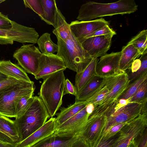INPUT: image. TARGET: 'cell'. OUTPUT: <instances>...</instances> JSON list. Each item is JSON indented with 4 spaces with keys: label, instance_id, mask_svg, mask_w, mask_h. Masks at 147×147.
<instances>
[{
    "label": "cell",
    "instance_id": "8fae6325",
    "mask_svg": "<svg viewBox=\"0 0 147 147\" xmlns=\"http://www.w3.org/2000/svg\"><path fill=\"white\" fill-rule=\"evenodd\" d=\"M113 35H109L91 37L80 42L88 54L92 58H98L106 54L110 49Z\"/></svg>",
    "mask_w": 147,
    "mask_h": 147
},
{
    "label": "cell",
    "instance_id": "74e56055",
    "mask_svg": "<svg viewBox=\"0 0 147 147\" xmlns=\"http://www.w3.org/2000/svg\"><path fill=\"white\" fill-rule=\"evenodd\" d=\"M19 80L12 77H8L6 79L0 82V95Z\"/></svg>",
    "mask_w": 147,
    "mask_h": 147
},
{
    "label": "cell",
    "instance_id": "30bf717a",
    "mask_svg": "<svg viewBox=\"0 0 147 147\" xmlns=\"http://www.w3.org/2000/svg\"><path fill=\"white\" fill-rule=\"evenodd\" d=\"M107 121V117L103 115L89 118L80 136L93 147L102 136Z\"/></svg>",
    "mask_w": 147,
    "mask_h": 147
},
{
    "label": "cell",
    "instance_id": "6da1fadb",
    "mask_svg": "<svg viewBox=\"0 0 147 147\" xmlns=\"http://www.w3.org/2000/svg\"><path fill=\"white\" fill-rule=\"evenodd\" d=\"M138 5L134 0H120L109 3L90 1L82 5L77 19L88 21L100 17L129 14L136 12Z\"/></svg>",
    "mask_w": 147,
    "mask_h": 147
},
{
    "label": "cell",
    "instance_id": "cb8c5ba5",
    "mask_svg": "<svg viewBox=\"0 0 147 147\" xmlns=\"http://www.w3.org/2000/svg\"><path fill=\"white\" fill-rule=\"evenodd\" d=\"M129 84V81L128 76L125 72L124 74L119 82L97 105L117 100L127 89Z\"/></svg>",
    "mask_w": 147,
    "mask_h": 147
},
{
    "label": "cell",
    "instance_id": "b9f144b4",
    "mask_svg": "<svg viewBox=\"0 0 147 147\" xmlns=\"http://www.w3.org/2000/svg\"><path fill=\"white\" fill-rule=\"evenodd\" d=\"M71 147H90L89 144L84 138L79 136Z\"/></svg>",
    "mask_w": 147,
    "mask_h": 147
},
{
    "label": "cell",
    "instance_id": "c3c4849f",
    "mask_svg": "<svg viewBox=\"0 0 147 147\" xmlns=\"http://www.w3.org/2000/svg\"><path fill=\"white\" fill-rule=\"evenodd\" d=\"M5 1V0H0V4Z\"/></svg>",
    "mask_w": 147,
    "mask_h": 147
},
{
    "label": "cell",
    "instance_id": "681fc988",
    "mask_svg": "<svg viewBox=\"0 0 147 147\" xmlns=\"http://www.w3.org/2000/svg\"></svg>",
    "mask_w": 147,
    "mask_h": 147
},
{
    "label": "cell",
    "instance_id": "83f0119b",
    "mask_svg": "<svg viewBox=\"0 0 147 147\" xmlns=\"http://www.w3.org/2000/svg\"><path fill=\"white\" fill-rule=\"evenodd\" d=\"M147 30L140 31L128 42L132 44L141 55L147 54Z\"/></svg>",
    "mask_w": 147,
    "mask_h": 147
},
{
    "label": "cell",
    "instance_id": "603a6c76",
    "mask_svg": "<svg viewBox=\"0 0 147 147\" xmlns=\"http://www.w3.org/2000/svg\"><path fill=\"white\" fill-rule=\"evenodd\" d=\"M87 105L84 102H75L67 107H61L55 118L56 128L69 119L78 113Z\"/></svg>",
    "mask_w": 147,
    "mask_h": 147
},
{
    "label": "cell",
    "instance_id": "ac0fdd59",
    "mask_svg": "<svg viewBox=\"0 0 147 147\" xmlns=\"http://www.w3.org/2000/svg\"><path fill=\"white\" fill-rule=\"evenodd\" d=\"M105 79L94 76L78 92L75 102L85 101L90 98L105 84Z\"/></svg>",
    "mask_w": 147,
    "mask_h": 147
},
{
    "label": "cell",
    "instance_id": "f1b7e54d",
    "mask_svg": "<svg viewBox=\"0 0 147 147\" xmlns=\"http://www.w3.org/2000/svg\"><path fill=\"white\" fill-rule=\"evenodd\" d=\"M146 79H147V73L133 82L129 84L127 89L117 100L120 99L128 100L131 98L134 95L141 84Z\"/></svg>",
    "mask_w": 147,
    "mask_h": 147
},
{
    "label": "cell",
    "instance_id": "9a60e30c",
    "mask_svg": "<svg viewBox=\"0 0 147 147\" xmlns=\"http://www.w3.org/2000/svg\"><path fill=\"white\" fill-rule=\"evenodd\" d=\"M71 32L79 41L84 37L105 25H109L108 21L101 18L88 21L75 20L69 24Z\"/></svg>",
    "mask_w": 147,
    "mask_h": 147
},
{
    "label": "cell",
    "instance_id": "4fadbf2b",
    "mask_svg": "<svg viewBox=\"0 0 147 147\" xmlns=\"http://www.w3.org/2000/svg\"><path fill=\"white\" fill-rule=\"evenodd\" d=\"M141 103L129 102L107 117V123L104 132L112 126L118 123L128 122L134 119L140 113Z\"/></svg>",
    "mask_w": 147,
    "mask_h": 147
},
{
    "label": "cell",
    "instance_id": "bcb514c9",
    "mask_svg": "<svg viewBox=\"0 0 147 147\" xmlns=\"http://www.w3.org/2000/svg\"><path fill=\"white\" fill-rule=\"evenodd\" d=\"M8 77L0 71V82L6 79Z\"/></svg>",
    "mask_w": 147,
    "mask_h": 147
},
{
    "label": "cell",
    "instance_id": "2e32d148",
    "mask_svg": "<svg viewBox=\"0 0 147 147\" xmlns=\"http://www.w3.org/2000/svg\"><path fill=\"white\" fill-rule=\"evenodd\" d=\"M55 118L51 117L40 128L16 145V147H32L53 134L56 129Z\"/></svg>",
    "mask_w": 147,
    "mask_h": 147
},
{
    "label": "cell",
    "instance_id": "5b68a950",
    "mask_svg": "<svg viewBox=\"0 0 147 147\" xmlns=\"http://www.w3.org/2000/svg\"><path fill=\"white\" fill-rule=\"evenodd\" d=\"M34 82L19 80L0 95V114L8 118L16 117V108L20 99L25 96H33Z\"/></svg>",
    "mask_w": 147,
    "mask_h": 147
},
{
    "label": "cell",
    "instance_id": "8992f818",
    "mask_svg": "<svg viewBox=\"0 0 147 147\" xmlns=\"http://www.w3.org/2000/svg\"><path fill=\"white\" fill-rule=\"evenodd\" d=\"M39 36L34 28L22 25L13 21L11 28L0 29V44L1 45H11L14 41L36 44Z\"/></svg>",
    "mask_w": 147,
    "mask_h": 147
},
{
    "label": "cell",
    "instance_id": "8d00e7d4",
    "mask_svg": "<svg viewBox=\"0 0 147 147\" xmlns=\"http://www.w3.org/2000/svg\"><path fill=\"white\" fill-rule=\"evenodd\" d=\"M127 122L121 123L116 124L104 132L101 137L104 138H108L119 132L122 128Z\"/></svg>",
    "mask_w": 147,
    "mask_h": 147
},
{
    "label": "cell",
    "instance_id": "1f68e13d",
    "mask_svg": "<svg viewBox=\"0 0 147 147\" xmlns=\"http://www.w3.org/2000/svg\"><path fill=\"white\" fill-rule=\"evenodd\" d=\"M109 92V90L104 85L90 98L83 102L87 105L90 103L92 104L95 107Z\"/></svg>",
    "mask_w": 147,
    "mask_h": 147
},
{
    "label": "cell",
    "instance_id": "836d02e7",
    "mask_svg": "<svg viewBox=\"0 0 147 147\" xmlns=\"http://www.w3.org/2000/svg\"><path fill=\"white\" fill-rule=\"evenodd\" d=\"M23 2L26 8L31 9L40 17L43 15L44 9L41 0H24Z\"/></svg>",
    "mask_w": 147,
    "mask_h": 147
},
{
    "label": "cell",
    "instance_id": "9c48e42d",
    "mask_svg": "<svg viewBox=\"0 0 147 147\" xmlns=\"http://www.w3.org/2000/svg\"><path fill=\"white\" fill-rule=\"evenodd\" d=\"M86 107L57 127L54 133L61 136H80L86 125L90 115L86 111Z\"/></svg>",
    "mask_w": 147,
    "mask_h": 147
},
{
    "label": "cell",
    "instance_id": "5bb4252c",
    "mask_svg": "<svg viewBox=\"0 0 147 147\" xmlns=\"http://www.w3.org/2000/svg\"><path fill=\"white\" fill-rule=\"evenodd\" d=\"M121 56L120 51L106 54L101 57L96 66V75L105 78L122 72L119 69Z\"/></svg>",
    "mask_w": 147,
    "mask_h": 147
},
{
    "label": "cell",
    "instance_id": "f6af8a7d",
    "mask_svg": "<svg viewBox=\"0 0 147 147\" xmlns=\"http://www.w3.org/2000/svg\"><path fill=\"white\" fill-rule=\"evenodd\" d=\"M17 144L6 143L0 141V147H16Z\"/></svg>",
    "mask_w": 147,
    "mask_h": 147
},
{
    "label": "cell",
    "instance_id": "f546056e",
    "mask_svg": "<svg viewBox=\"0 0 147 147\" xmlns=\"http://www.w3.org/2000/svg\"><path fill=\"white\" fill-rule=\"evenodd\" d=\"M35 96H25L19 100L16 108V119L22 116L26 112L33 102Z\"/></svg>",
    "mask_w": 147,
    "mask_h": 147
},
{
    "label": "cell",
    "instance_id": "d6986e66",
    "mask_svg": "<svg viewBox=\"0 0 147 147\" xmlns=\"http://www.w3.org/2000/svg\"><path fill=\"white\" fill-rule=\"evenodd\" d=\"M79 136H61L54 133L41 140L32 147H71Z\"/></svg>",
    "mask_w": 147,
    "mask_h": 147
},
{
    "label": "cell",
    "instance_id": "ab89813d",
    "mask_svg": "<svg viewBox=\"0 0 147 147\" xmlns=\"http://www.w3.org/2000/svg\"><path fill=\"white\" fill-rule=\"evenodd\" d=\"M12 26V21L7 16L0 12V29L10 28Z\"/></svg>",
    "mask_w": 147,
    "mask_h": 147
},
{
    "label": "cell",
    "instance_id": "7402d4cb",
    "mask_svg": "<svg viewBox=\"0 0 147 147\" xmlns=\"http://www.w3.org/2000/svg\"><path fill=\"white\" fill-rule=\"evenodd\" d=\"M98 60V58H93L82 72L76 74L74 86L77 93L82 89L94 76L96 75V67Z\"/></svg>",
    "mask_w": 147,
    "mask_h": 147
},
{
    "label": "cell",
    "instance_id": "ba28073f",
    "mask_svg": "<svg viewBox=\"0 0 147 147\" xmlns=\"http://www.w3.org/2000/svg\"><path fill=\"white\" fill-rule=\"evenodd\" d=\"M147 127V116L140 115L122 128L118 139L111 147H128Z\"/></svg>",
    "mask_w": 147,
    "mask_h": 147
},
{
    "label": "cell",
    "instance_id": "7c38bea8",
    "mask_svg": "<svg viewBox=\"0 0 147 147\" xmlns=\"http://www.w3.org/2000/svg\"><path fill=\"white\" fill-rule=\"evenodd\" d=\"M67 67L62 59L56 54H42L38 71L34 76L37 80H43L52 74Z\"/></svg>",
    "mask_w": 147,
    "mask_h": 147
},
{
    "label": "cell",
    "instance_id": "277c9868",
    "mask_svg": "<svg viewBox=\"0 0 147 147\" xmlns=\"http://www.w3.org/2000/svg\"><path fill=\"white\" fill-rule=\"evenodd\" d=\"M50 117L42 101L39 97L35 96L26 112L15 120L21 141L41 127Z\"/></svg>",
    "mask_w": 147,
    "mask_h": 147
},
{
    "label": "cell",
    "instance_id": "3957f363",
    "mask_svg": "<svg viewBox=\"0 0 147 147\" xmlns=\"http://www.w3.org/2000/svg\"><path fill=\"white\" fill-rule=\"evenodd\" d=\"M64 71H57L44 79L38 94L51 117L55 116L62 104L66 79Z\"/></svg>",
    "mask_w": 147,
    "mask_h": 147
},
{
    "label": "cell",
    "instance_id": "7dc6e473",
    "mask_svg": "<svg viewBox=\"0 0 147 147\" xmlns=\"http://www.w3.org/2000/svg\"><path fill=\"white\" fill-rule=\"evenodd\" d=\"M128 147H137V145L134 141V140Z\"/></svg>",
    "mask_w": 147,
    "mask_h": 147
},
{
    "label": "cell",
    "instance_id": "7bdbcfd3",
    "mask_svg": "<svg viewBox=\"0 0 147 147\" xmlns=\"http://www.w3.org/2000/svg\"><path fill=\"white\" fill-rule=\"evenodd\" d=\"M141 104V108L140 115L147 116V98L140 102Z\"/></svg>",
    "mask_w": 147,
    "mask_h": 147
},
{
    "label": "cell",
    "instance_id": "f35d334b",
    "mask_svg": "<svg viewBox=\"0 0 147 147\" xmlns=\"http://www.w3.org/2000/svg\"><path fill=\"white\" fill-rule=\"evenodd\" d=\"M67 94H70L75 96L77 92L74 86L67 78L65 79L63 90V96Z\"/></svg>",
    "mask_w": 147,
    "mask_h": 147
},
{
    "label": "cell",
    "instance_id": "52a82bcc",
    "mask_svg": "<svg viewBox=\"0 0 147 147\" xmlns=\"http://www.w3.org/2000/svg\"><path fill=\"white\" fill-rule=\"evenodd\" d=\"M42 54L38 47L31 44L23 45L17 49L13 57L25 71L35 76Z\"/></svg>",
    "mask_w": 147,
    "mask_h": 147
},
{
    "label": "cell",
    "instance_id": "d590c367",
    "mask_svg": "<svg viewBox=\"0 0 147 147\" xmlns=\"http://www.w3.org/2000/svg\"><path fill=\"white\" fill-rule=\"evenodd\" d=\"M120 131L108 138L101 137L93 147H111L118 139Z\"/></svg>",
    "mask_w": 147,
    "mask_h": 147
},
{
    "label": "cell",
    "instance_id": "4316f807",
    "mask_svg": "<svg viewBox=\"0 0 147 147\" xmlns=\"http://www.w3.org/2000/svg\"><path fill=\"white\" fill-rule=\"evenodd\" d=\"M50 34H43L38 38L37 43L38 48L43 54H54L58 51V46L51 40Z\"/></svg>",
    "mask_w": 147,
    "mask_h": 147
},
{
    "label": "cell",
    "instance_id": "d4e9b609",
    "mask_svg": "<svg viewBox=\"0 0 147 147\" xmlns=\"http://www.w3.org/2000/svg\"><path fill=\"white\" fill-rule=\"evenodd\" d=\"M44 9V14L41 19L47 24L55 26L58 8L55 0H41Z\"/></svg>",
    "mask_w": 147,
    "mask_h": 147
},
{
    "label": "cell",
    "instance_id": "484cf974",
    "mask_svg": "<svg viewBox=\"0 0 147 147\" xmlns=\"http://www.w3.org/2000/svg\"><path fill=\"white\" fill-rule=\"evenodd\" d=\"M53 33L65 41L69 38L71 32L69 24L66 22L65 18L60 10L58 9Z\"/></svg>",
    "mask_w": 147,
    "mask_h": 147
},
{
    "label": "cell",
    "instance_id": "d6a6232c",
    "mask_svg": "<svg viewBox=\"0 0 147 147\" xmlns=\"http://www.w3.org/2000/svg\"><path fill=\"white\" fill-rule=\"evenodd\" d=\"M146 98H147V79L141 84L134 95L128 100L129 103H140Z\"/></svg>",
    "mask_w": 147,
    "mask_h": 147
},
{
    "label": "cell",
    "instance_id": "7a4b0ae2",
    "mask_svg": "<svg viewBox=\"0 0 147 147\" xmlns=\"http://www.w3.org/2000/svg\"><path fill=\"white\" fill-rule=\"evenodd\" d=\"M56 37L58 49L56 55L62 59L67 68L76 74L82 72L93 58L83 49L71 32L69 39L65 41Z\"/></svg>",
    "mask_w": 147,
    "mask_h": 147
},
{
    "label": "cell",
    "instance_id": "60d3db41",
    "mask_svg": "<svg viewBox=\"0 0 147 147\" xmlns=\"http://www.w3.org/2000/svg\"><path fill=\"white\" fill-rule=\"evenodd\" d=\"M134 141L137 147H147V128Z\"/></svg>",
    "mask_w": 147,
    "mask_h": 147
},
{
    "label": "cell",
    "instance_id": "ee69618b",
    "mask_svg": "<svg viewBox=\"0 0 147 147\" xmlns=\"http://www.w3.org/2000/svg\"><path fill=\"white\" fill-rule=\"evenodd\" d=\"M95 107L94 105L92 103L88 104L86 107V110L88 114L90 115L93 112Z\"/></svg>",
    "mask_w": 147,
    "mask_h": 147
},
{
    "label": "cell",
    "instance_id": "44dd1931",
    "mask_svg": "<svg viewBox=\"0 0 147 147\" xmlns=\"http://www.w3.org/2000/svg\"><path fill=\"white\" fill-rule=\"evenodd\" d=\"M0 71L9 77H12L18 80L28 82L32 81L24 70L9 60L0 61Z\"/></svg>",
    "mask_w": 147,
    "mask_h": 147
},
{
    "label": "cell",
    "instance_id": "4dcf8cb0",
    "mask_svg": "<svg viewBox=\"0 0 147 147\" xmlns=\"http://www.w3.org/2000/svg\"><path fill=\"white\" fill-rule=\"evenodd\" d=\"M139 59L141 63L139 69L134 73H126L129 81V84L147 73V54L141 55Z\"/></svg>",
    "mask_w": 147,
    "mask_h": 147
},
{
    "label": "cell",
    "instance_id": "e575fe53",
    "mask_svg": "<svg viewBox=\"0 0 147 147\" xmlns=\"http://www.w3.org/2000/svg\"><path fill=\"white\" fill-rule=\"evenodd\" d=\"M116 32L111 28L109 25H106L101 28L87 35L80 41L79 42L84 39L91 37L109 35H112L114 36L116 35Z\"/></svg>",
    "mask_w": 147,
    "mask_h": 147
},
{
    "label": "cell",
    "instance_id": "ffe728a7",
    "mask_svg": "<svg viewBox=\"0 0 147 147\" xmlns=\"http://www.w3.org/2000/svg\"><path fill=\"white\" fill-rule=\"evenodd\" d=\"M121 52L119 69L122 72L129 69L135 60L141 55L137 49L129 42L123 47Z\"/></svg>",
    "mask_w": 147,
    "mask_h": 147
},
{
    "label": "cell",
    "instance_id": "e0dca14e",
    "mask_svg": "<svg viewBox=\"0 0 147 147\" xmlns=\"http://www.w3.org/2000/svg\"><path fill=\"white\" fill-rule=\"evenodd\" d=\"M0 141L16 144L21 141L15 121L1 115Z\"/></svg>",
    "mask_w": 147,
    "mask_h": 147
}]
</instances>
